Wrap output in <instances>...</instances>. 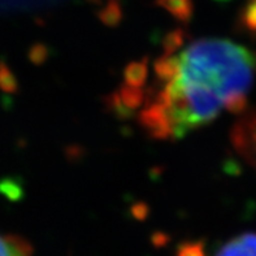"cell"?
<instances>
[{"label": "cell", "mask_w": 256, "mask_h": 256, "mask_svg": "<svg viewBox=\"0 0 256 256\" xmlns=\"http://www.w3.org/2000/svg\"><path fill=\"white\" fill-rule=\"evenodd\" d=\"M256 80V55L229 39L173 46L154 62L138 120L156 140H177L225 112H244Z\"/></svg>", "instance_id": "obj_1"}, {"label": "cell", "mask_w": 256, "mask_h": 256, "mask_svg": "<svg viewBox=\"0 0 256 256\" xmlns=\"http://www.w3.org/2000/svg\"><path fill=\"white\" fill-rule=\"evenodd\" d=\"M230 138L238 155L256 170V110H246L238 118Z\"/></svg>", "instance_id": "obj_2"}, {"label": "cell", "mask_w": 256, "mask_h": 256, "mask_svg": "<svg viewBox=\"0 0 256 256\" xmlns=\"http://www.w3.org/2000/svg\"><path fill=\"white\" fill-rule=\"evenodd\" d=\"M214 256H256V233L246 232L228 240Z\"/></svg>", "instance_id": "obj_3"}, {"label": "cell", "mask_w": 256, "mask_h": 256, "mask_svg": "<svg viewBox=\"0 0 256 256\" xmlns=\"http://www.w3.org/2000/svg\"><path fill=\"white\" fill-rule=\"evenodd\" d=\"M0 256H32V251L22 238L0 233Z\"/></svg>", "instance_id": "obj_4"}, {"label": "cell", "mask_w": 256, "mask_h": 256, "mask_svg": "<svg viewBox=\"0 0 256 256\" xmlns=\"http://www.w3.org/2000/svg\"><path fill=\"white\" fill-rule=\"evenodd\" d=\"M158 3L180 18H188L192 12V0H158Z\"/></svg>", "instance_id": "obj_5"}]
</instances>
